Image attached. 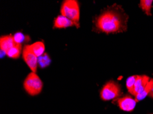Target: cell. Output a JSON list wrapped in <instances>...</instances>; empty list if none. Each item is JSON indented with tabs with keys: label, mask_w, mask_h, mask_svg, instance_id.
Instances as JSON below:
<instances>
[{
	"label": "cell",
	"mask_w": 153,
	"mask_h": 114,
	"mask_svg": "<svg viewBox=\"0 0 153 114\" xmlns=\"http://www.w3.org/2000/svg\"><path fill=\"white\" fill-rule=\"evenodd\" d=\"M128 16L120 8H111L99 15L96 21V26L106 34L119 33L127 28Z\"/></svg>",
	"instance_id": "cell-1"
},
{
	"label": "cell",
	"mask_w": 153,
	"mask_h": 114,
	"mask_svg": "<svg viewBox=\"0 0 153 114\" xmlns=\"http://www.w3.org/2000/svg\"><path fill=\"white\" fill-rule=\"evenodd\" d=\"M61 13L80 26V6L76 0H65L61 8Z\"/></svg>",
	"instance_id": "cell-2"
},
{
	"label": "cell",
	"mask_w": 153,
	"mask_h": 114,
	"mask_svg": "<svg viewBox=\"0 0 153 114\" xmlns=\"http://www.w3.org/2000/svg\"><path fill=\"white\" fill-rule=\"evenodd\" d=\"M24 87L27 94L31 96H36L42 91L43 84L36 73L31 72L25 78L24 82Z\"/></svg>",
	"instance_id": "cell-3"
},
{
	"label": "cell",
	"mask_w": 153,
	"mask_h": 114,
	"mask_svg": "<svg viewBox=\"0 0 153 114\" xmlns=\"http://www.w3.org/2000/svg\"><path fill=\"white\" fill-rule=\"evenodd\" d=\"M121 94V88L117 83L110 81L103 86L100 92L101 99L104 101L116 99Z\"/></svg>",
	"instance_id": "cell-4"
},
{
	"label": "cell",
	"mask_w": 153,
	"mask_h": 114,
	"mask_svg": "<svg viewBox=\"0 0 153 114\" xmlns=\"http://www.w3.org/2000/svg\"><path fill=\"white\" fill-rule=\"evenodd\" d=\"M22 56L25 64L27 65L33 73H36L37 66H38V57H37L34 53H32L25 46L23 50Z\"/></svg>",
	"instance_id": "cell-5"
},
{
	"label": "cell",
	"mask_w": 153,
	"mask_h": 114,
	"mask_svg": "<svg viewBox=\"0 0 153 114\" xmlns=\"http://www.w3.org/2000/svg\"><path fill=\"white\" fill-rule=\"evenodd\" d=\"M117 103L119 107L122 111L130 112V111H133L135 108L137 101L131 96H126L118 99Z\"/></svg>",
	"instance_id": "cell-6"
},
{
	"label": "cell",
	"mask_w": 153,
	"mask_h": 114,
	"mask_svg": "<svg viewBox=\"0 0 153 114\" xmlns=\"http://www.w3.org/2000/svg\"><path fill=\"white\" fill-rule=\"evenodd\" d=\"M14 38V36L12 35H7V36H3L0 38V49H1V53H4L6 55L7 52L13 48L14 46L17 45Z\"/></svg>",
	"instance_id": "cell-7"
},
{
	"label": "cell",
	"mask_w": 153,
	"mask_h": 114,
	"mask_svg": "<svg viewBox=\"0 0 153 114\" xmlns=\"http://www.w3.org/2000/svg\"><path fill=\"white\" fill-rule=\"evenodd\" d=\"M76 26V27H79L76 23H74L72 21L69 19L64 16H62L61 15L58 16V17L55 18L54 21V29H63L67 28L69 27Z\"/></svg>",
	"instance_id": "cell-8"
},
{
	"label": "cell",
	"mask_w": 153,
	"mask_h": 114,
	"mask_svg": "<svg viewBox=\"0 0 153 114\" xmlns=\"http://www.w3.org/2000/svg\"><path fill=\"white\" fill-rule=\"evenodd\" d=\"M150 77L146 75H137L135 88H134L133 96H136L137 95L142 91L144 88L146 86L148 83L150 81Z\"/></svg>",
	"instance_id": "cell-9"
},
{
	"label": "cell",
	"mask_w": 153,
	"mask_h": 114,
	"mask_svg": "<svg viewBox=\"0 0 153 114\" xmlns=\"http://www.w3.org/2000/svg\"><path fill=\"white\" fill-rule=\"evenodd\" d=\"M25 46L37 57H41V55H43L45 53V45H44L43 42H36V43L32 44L30 45Z\"/></svg>",
	"instance_id": "cell-10"
},
{
	"label": "cell",
	"mask_w": 153,
	"mask_h": 114,
	"mask_svg": "<svg viewBox=\"0 0 153 114\" xmlns=\"http://www.w3.org/2000/svg\"><path fill=\"white\" fill-rule=\"evenodd\" d=\"M152 88H153V79H151L149 82L148 83L146 86L144 88V89H143L142 91L140 93V94H138L135 96V101L137 102H139V101H142L143 99H144L146 97L149 95L150 91H151L152 89Z\"/></svg>",
	"instance_id": "cell-11"
},
{
	"label": "cell",
	"mask_w": 153,
	"mask_h": 114,
	"mask_svg": "<svg viewBox=\"0 0 153 114\" xmlns=\"http://www.w3.org/2000/svg\"><path fill=\"white\" fill-rule=\"evenodd\" d=\"M22 44H17L15 46H14L13 48H11L6 53V55L8 57L13 58V59H17L19 57L21 53H22Z\"/></svg>",
	"instance_id": "cell-12"
},
{
	"label": "cell",
	"mask_w": 153,
	"mask_h": 114,
	"mask_svg": "<svg viewBox=\"0 0 153 114\" xmlns=\"http://www.w3.org/2000/svg\"><path fill=\"white\" fill-rule=\"evenodd\" d=\"M152 0H141L140 6L145 12L147 15H151V8L152 6Z\"/></svg>",
	"instance_id": "cell-13"
},
{
	"label": "cell",
	"mask_w": 153,
	"mask_h": 114,
	"mask_svg": "<svg viewBox=\"0 0 153 114\" xmlns=\"http://www.w3.org/2000/svg\"><path fill=\"white\" fill-rule=\"evenodd\" d=\"M137 78V75L131 76L127 79L126 80V88L129 93H131L132 95H133L134 88H135V84Z\"/></svg>",
	"instance_id": "cell-14"
},
{
	"label": "cell",
	"mask_w": 153,
	"mask_h": 114,
	"mask_svg": "<svg viewBox=\"0 0 153 114\" xmlns=\"http://www.w3.org/2000/svg\"><path fill=\"white\" fill-rule=\"evenodd\" d=\"M51 62V60L47 53H44L41 57H38V64H39L41 68H44L48 66H49Z\"/></svg>",
	"instance_id": "cell-15"
},
{
	"label": "cell",
	"mask_w": 153,
	"mask_h": 114,
	"mask_svg": "<svg viewBox=\"0 0 153 114\" xmlns=\"http://www.w3.org/2000/svg\"><path fill=\"white\" fill-rule=\"evenodd\" d=\"M14 38L17 43L22 44V42L25 41V36L22 33H17L14 36Z\"/></svg>",
	"instance_id": "cell-16"
},
{
	"label": "cell",
	"mask_w": 153,
	"mask_h": 114,
	"mask_svg": "<svg viewBox=\"0 0 153 114\" xmlns=\"http://www.w3.org/2000/svg\"><path fill=\"white\" fill-rule=\"evenodd\" d=\"M148 96H149L150 98H152V99H153V88H152L151 91H150V94H149V95H148Z\"/></svg>",
	"instance_id": "cell-17"
},
{
	"label": "cell",
	"mask_w": 153,
	"mask_h": 114,
	"mask_svg": "<svg viewBox=\"0 0 153 114\" xmlns=\"http://www.w3.org/2000/svg\"><path fill=\"white\" fill-rule=\"evenodd\" d=\"M152 114H153V113H152Z\"/></svg>",
	"instance_id": "cell-18"
}]
</instances>
